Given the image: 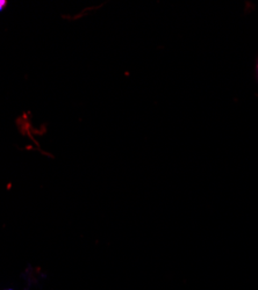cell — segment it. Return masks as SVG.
<instances>
[{
	"mask_svg": "<svg viewBox=\"0 0 258 290\" xmlns=\"http://www.w3.org/2000/svg\"><path fill=\"white\" fill-rule=\"evenodd\" d=\"M6 6V2L5 0H0V12H2L4 8Z\"/></svg>",
	"mask_w": 258,
	"mask_h": 290,
	"instance_id": "1",
	"label": "cell"
}]
</instances>
